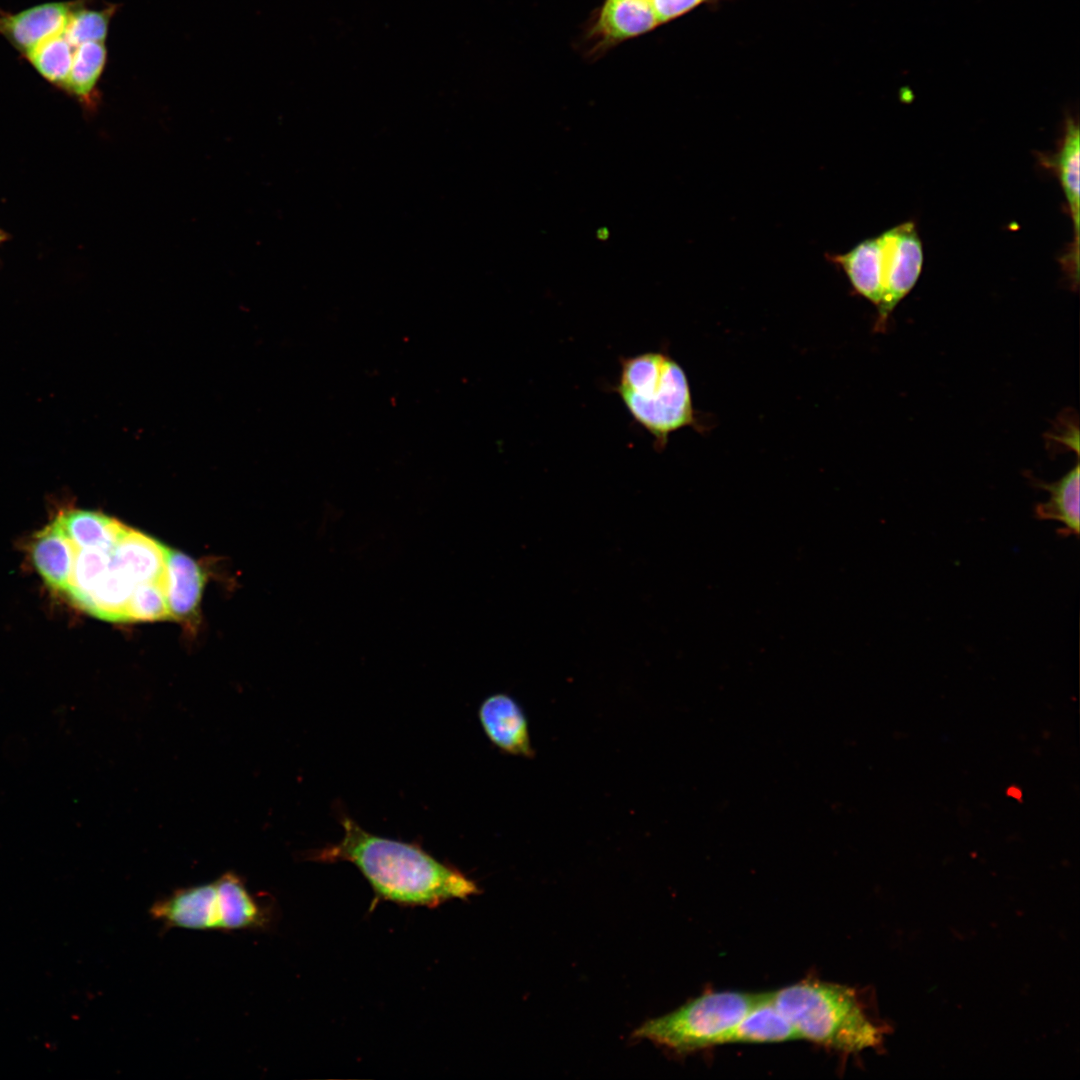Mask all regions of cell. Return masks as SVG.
Instances as JSON below:
<instances>
[{
	"label": "cell",
	"instance_id": "cell-1",
	"mask_svg": "<svg viewBox=\"0 0 1080 1080\" xmlns=\"http://www.w3.org/2000/svg\"><path fill=\"white\" fill-rule=\"evenodd\" d=\"M341 825L344 835L338 843L313 850L307 858L320 863H352L372 887L375 902L434 908L480 893L462 871L437 860L416 843L374 835L346 815Z\"/></svg>",
	"mask_w": 1080,
	"mask_h": 1080
},
{
	"label": "cell",
	"instance_id": "cell-2",
	"mask_svg": "<svg viewBox=\"0 0 1080 1080\" xmlns=\"http://www.w3.org/2000/svg\"><path fill=\"white\" fill-rule=\"evenodd\" d=\"M798 1038L841 1053L878 1047L887 1031L853 988L806 979L771 992Z\"/></svg>",
	"mask_w": 1080,
	"mask_h": 1080
},
{
	"label": "cell",
	"instance_id": "cell-3",
	"mask_svg": "<svg viewBox=\"0 0 1080 1080\" xmlns=\"http://www.w3.org/2000/svg\"><path fill=\"white\" fill-rule=\"evenodd\" d=\"M619 376L613 391L634 422L665 449L669 435L684 427L703 430L693 406L687 376L666 352L649 351L619 358Z\"/></svg>",
	"mask_w": 1080,
	"mask_h": 1080
},
{
	"label": "cell",
	"instance_id": "cell-4",
	"mask_svg": "<svg viewBox=\"0 0 1080 1080\" xmlns=\"http://www.w3.org/2000/svg\"><path fill=\"white\" fill-rule=\"evenodd\" d=\"M762 996L741 991L703 993L666 1015L646 1021L632 1037L647 1039L678 1054L723 1045Z\"/></svg>",
	"mask_w": 1080,
	"mask_h": 1080
},
{
	"label": "cell",
	"instance_id": "cell-5",
	"mask_svg": "<svg viewBox=\"0 0 1080 1080\" xmlns=\"http://www.w3.org/2000/svg\"><path fill=\"white\" fill-rule=\"evenodd\" d=\"M880 238L883 292L874 326L878 332L886 328L894 308L917 283L924 261L923 245L913 221L884 231Z\"/></svg>",
	"mask_w": 1080,
	"mask_h": 1080
},
{
	"label": "cell",
	"instance_id": "cell-6",
	"mask_svg": "<svg viewBox=\"0 0 1080 1080\" xmlns=\"http://www.w3.org/2000/svg\"><path fill=\"white\" fill-rule=\"evenodd\" d=\"M152 918L168 928L221 931L219 897L215 881L175 890L154 902Z\"/></svg>",
	"mask_w": 1080,
	"mask_h": 1080
},
{
	"label": "cell",
	"instance_id": "cell-7",
	"mask_svg": "<svg viewBox=\"0 0 1080 1080\" xmlns=\"http://www.w3.org/2000/svg\"><path fill=\"white\" fill-rule=\"evenodd\" d=\"M74 3L46 2L16 13L0 9V35L24 57L63 30Z\"/></svg>",
	"mask_w": 1080,
	"mask_h": 1080
},
{
	"label": "cell",
	"instance_id": "cell-8",
	"mask_svg": "<svg viewBox=\"0 0 1080 1080\" xmlns=\"http://www.w3.org/2000/svg\"><path fill=\"white\" fill-rule=\"evenodd\" d=\"M479 720L490 742L502 752L534 756L527 718L513 697L505 693L487 697L479 708Z\"/></svg>",
	"mask_w": 1080,
	"mask_h": 1080
},
{
	"label": "cell",
	"instance_id": "cell-9",
	"mask_svg": "<svg viewBox=\"0 0 1080 1080\" xmlns=\"http://www.w3.org/2000/svg\"><path fill=\"white\" fill-rule=\"evenodd\" d=\"M1080 134L1078 121L1068 117L1065 122L1063 137L1055 153L1042 155L1041 162L1047 168L1054 171L1058 177L1066 198L1068 210L1071 216L1074 242L1068 259V266L1078 279L1079 270V154Z\"/></svg>",
	"mask_w": 1080,
	"mask_h": 1080
},
{
	"label": "cell",
	"instance_id": "cell-10",
	"mask_svg": "<svg viewBox=\"0 0 1080 1080\" xmlns=\"http://www.w3.org/2000/svg\"><path fill=\"white\" fill-rule=\"evenodd\" d=\"M168 548L157 540L128 528L110 552V562L134 584L164 576Z\"/></svg>",
	"mask_w": 1080,
	"mask_h": 1080
},
{
	"label": "cell",
	"instance_id": "cell-11",
	"mask_svg": "<svg viewBox=\"0 0 1080 1080\" xmlns=\"http://www.w3.org/2000/svg\"><path fill=\"white\" fill-rule=\"evenodd\" d=\"M170 618L190 620L196 615L205 575L196 561L168 548L163 576Z\"/></svg>",
	"mask_w": 1080,
	"mask_h": 1080
},
{
	"label": "cell",
	"instance_id": "cell-12",
	"mask_svg": "<svg viewBox=\"0 0 1080 1080\" xmlns=\"http://www.w3.org/2000/svg\"><path fill=\"white\" fill-rule=\"evenodd\" d=\"M31 555L35 568L45 582L52 589L64 593L72 574L75 546L55 520L36 533Z\"/></svg>",
	"mask_w": 1080,
	"mask_h": 1080
},
{
	"label": "cell",
	"instance_id": "cell-13",
	"mask_svg": "<svg viewBox=\"0 0 1080 1080\" xmlns=\"http://www.w3.org/2000/svg\"><path fill=\"white\" fill-rule=\"evenodd\" d=\"M221 931L263 929L271 921L270 910L251 895L241 877L223 873L216 881Z\"/></svg>",
	"mask_w": 1080,
	"mask_h": 1080
},
{
	"label": "cell",
	"instance_id": "cell-14",
	"mask_svg": "<svg viewBox=\"0 0 1080 1080\" xmlns=\"http://www.w3.org/2000/svg\"><path fill=\"white\" fill-rule=\"evenodd\" d=\"M880 235L865 239L846 253L826 255L846 274L855 292L876 307L882 299Z\"/></svg>",
	"mask_w": 1080,
	"mask_h": 1080
},
{
	"label": "cell",
	"instance_id": "cell-15",
	"mask_svg": "<svg viewBox=\"0 0 1080 1080\" xmlns=\"http://www.w3.org/2000/svg\"><path fill=\"white\" fill-rule=\"evenodd\" d=\"M797 1039L794 1027L774 1004L771 992H765L733 1028L725 1044L779 1043Z\"/></svg>",
	"mask_w": 1080,
	"mask_h": 1080
},
{
	"label": "cell",
	"instance_id": "cell-16",
	"mask_svg": "<svg viewBox=\"0 0 1080 1080\" xmlns=\"http://www.w3.org/2000/svg\"><path fill=\"white\" fill-rule=\"evenodd\" d=\"M106 60L105 42H84L74 48L71 69L62 91L75 98L88 112H94L99 104L98 82Z\"/></svg>",
	"mask_w": 1080,
	"mask_h": 1080
},
{
	"label": "cell",
	"instance_id": "cell-17",
	"mask_svg": "<svg viewBox=\"0 0 1080 1080\" xmlns=\"http://www.w3.org/2000/svg\"><path fill=\"white\" fill-rule=\"evenodd\" d=\"M54 520L79 548L110 550L128 530L116 519L87 510H64Z\"/></svg>",
	"mask_w": 1080,
	"mask_h": 1080
},
{
	"label": "cell",
	"instance_id": "cell-18",
	"mask_svg": "<svg viewBox=\"0 0 1080 1080\" xmlns=\"http://www.w3.org/2000/svg\"><path fill=\"white\" fill-rule=\"evenodd\" d=\"M1079 464L1053 483L1037 482V486L1049 492L1048 501L1035 507L1039 520L1057 521L1063 525L1058 531L1062 536L1079 534Z\"/></svg>",
	"mask_w": 1080,
	"mask_h": 1080
},
{
	"label": "cell",
	"instance_id": "cell-19",
	"mask_svg": "<svg viewBox=\"0 0 1080 1080\" xmlns=\"http://www.w3.org/2000/svg\"><path fill=\"white\" fill-rule=\"evenodd\" d=\"M658 25L647 0H607L598 23L600 32L612 40L633 37Z\"/></svg>",
	"mask_w": 1080,
	"mask_h": 1080
},
{
	"label": "cell",
	"instance_id": "cell-20",
	"mask_svg": "<svg viewBox=\"0 0 1080 1080\" xmlns=\"http://www.w3.org/2000/svg\"><path fill=\"white\" fill-rule=\"evenodd\" d=\"M74 48L61 31L41 42L24 58L44 80L63 90L71 69Z\"/></svg>",
	"mask_w": 1080,
	"mask_h": 1080
},
{
	"label": "cell",
	"instance_id": "cell-21",
	"mask_svg": "<svg viewBox=\"0 0 1080 1080\" xmlns=\"http://www.w3.org/2000/svg\"><path fill=\"white\" fill-rule=\"evenodd\" d=\"M86 3L87 0H75L62 30L74 46L90 41L105 42L111 18L116 11L114 5L96 9L87 7Z\"/></svg>",
	"mask_w": 1080,
	"mask_h": 1080
},
{
	"label": "cell",
	"instance_id": "cell-22",
	"mask_svg": "<svg viewBox=\"0 0 1080 1080\" xmlns=\"http://www.w3.org/2000/svg\"><path fill=\"white\" fill-rule=\"evenodd\" d=\"M170 618L163 578L135 586L128 603L126 621H155Z\"/></svg>",
	"mask_w": 1080,
	"mask_h": 1080
},
{
	"label": "cell",
	"instance_id": "cell-23",
	"mask_svg": "<svg viewBox=\"0 0 1080 1080\" xmlns=\"http://www.w3.org/2000/svg\"><path fill=\"white\" fill-rule=\"evenodd\" d=\"M8 235L0 229V246L7 240Z\"/></svg>",
	"mask_w": 1080,
	"mask_h": 1080
}]
</instances>
